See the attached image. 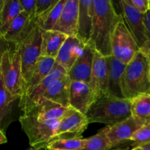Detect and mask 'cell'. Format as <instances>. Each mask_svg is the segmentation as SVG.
<instances>
[{
    "label": "cell",
    "instance_id": "1f68e13d",
    "mask_svg": "<svg viewBox=\"0 0 150 150\" xmlns=\"http://www.w3.org/2000/svg\"><path fill=\"white\" fill-rule=\"evenodd\" d=\"M138 12L144 15L149 10V0H126Z\"/></svg>",
    "mask_w": 150,
    "mask_h": 150
},
{
    "label": "cell",
    "instance_id": "5bb4252c",
    "mask_svg": "<svg viewBox=\"0 0 150 150\" xmlns=\"http://www.w3.org/2000/svg\"><path fill=\"white\" fill-rule=\"evenodd\" d=\"M79 0H66L61 15L52 30L62 32L68 37L77 33Z\"/></svg>",
    "mask_w": 150,
    "mask_h": 150
},
{
    "label": "cell",
    "instance_id": "603a6c76",
    "mask_svg": "<svg viewBox=\"0 0 150 150\" xmlns=\"http://www.w3.org/2000/svg\"><path fill=\"white\" fill-rule=\"evenodd\" d=\"M55 63V59L54 58L42 57V56L40 57L32 70L29 81L25 86L24 92L21 98L30 93L37 85L39 84L45 77L48 76V74L54 68Z\"/></svg>",
    "mask_w": 150,
    "mask_h": 150
},
{
    "label": "cell",
    "instance_id": "836d02e7",
    "mask_svg": "<svg viewBox=\"0 0 150 150\" xmlns=\"http://www.w3.org/2000/svg\"><path fill=\"white\" fill-rule=\"evenodd\" d=\"M139 51H142L146 57L147 58L148 60V64H149V79H150V42L148 41L145 45L141 48H139Z\"/></svg>",
    "mask_w": 150,
    "mask_h": 150
},
{
    "label": "cell",
    "instance_id": "2e32d148",
    "mask_svg": "<svg viewBox=\"0 0 150 150\" xmlns=\"http://www.w3.org/2000/svg\"><path fill=\"white\" fill-rule=\"evenodd\" d=\"M94 55L95 50L88 44L85 45L82 54L67 73V76L71 81H79L89 83Z\"/></svg>",
    "mask_w": 150,
    "mask_h": 150
},
{
    "label": "cell",
    "instance_id": "44dd1931",
    "mask_svg": "<svg viewBox=\"0 0 150 150\" xmlns=\"http://www.w3.org/2000/svg\"><path fill=\"white\" fill-rule=\"evenodd\" d=\"M108 70V94L119 98H125L122 92L121 82L127 64L112 56L107 57Z\"/></svg>",
    "mask_w": 150,
    "mask_h": 150
},
{
    "label": "cell",
    "instance_id": "3957f363",
    "mask_svg": "<svg viewBox=\"0 0 150 150\" xmlns=\"http://www.w3.org/2000/svg\"><path fill=\"white\" fill-rule=\"evenodd\" d=\"M122 92L126 99L150 94L149 64L146 56L139 51L126 65L122 77Z\"/></svg>",
    "mask_w": 150,
    "mask_h": 150
},
{
    "label": "cell",
    "instance_id": "484cf974",
    "mask_svg": "<svg viewBox=\"0 0 150 150\" xmlns=\"http://www.w3.org/2000/svg\"><path fill=\"white\" fill-rule=\"evenodd\" d=\"M22 11L19 0H1L0 36L4 35L12 22Z\"/></svg>",
    "mask_w": 150,
    "mask_h": 150
},
{
    "label": "cell",
    "instance_id": "60d3db41",
    "mask_svg": "<svg viewBox=\"0 0 150 150\" xmlns=\"http://www.w3.org/2000/svg\"><path fill=\"white\" fill-rule=\"evenodd\" d=\"M149 10H150V0H149Z\"/></svg>",
    "mask_w": 150,
    "mask_h": 150
},
{
    "label": "cell",
    "instance_id": "b9f144b4",
    "mask_svg": "<svg viewBox=\"0 0 150 150\" xmlns=\"http://www.w3.org/2000/svg\"><path fill=\"white\" fill-rule=\"evenodd\" d=\"M29 150H35V149H33V148H31L30 149H29Z\"/></svg>",
    "mask_w": 150,
    "mask_h": 150
},
{
    "label": "cell",
    "instance_id": "52a82bcc",
    "mask_svg": "<svg viewBox=\"0 0 150 150\" xmlns=\"http://www.w3.org/2000/svg\"><path fill=\"white\" fill-rule=\"evenodd\" d=\"M139 51L137 43L122 18L111 39V56L127 64Z\"/></svg>",
    "mask_w": 150,
    "mask_h": 150
},
{
    "label": "cell",
    "instance_id": "e575fe53",
    "mask_svg": "<svg viewBox=\"0 0 150 150\" xmlns=\"http://www.w3.org/2000/svg\"><path fill=\"white\" fill-rule=\"evenodd\" d=\"M143 20L146 28L148 40L150 42V10H148L145 14L143 15Z\"/></svg>",
    "mask_w": 150,
    "mask_h": 150
},
{
    "label": "cell",
    "instance_id": "4dcf8cb0",
    "mask_svg": "<svg viewBox=\"0 0 150 150\" xmlns=\"http://www.w3.org/2000/svg\"><path fill=\"white\" fill-rule=\"evenodd\" d=\"M59 0H36L35 4V18H38L54 7Z\"/></svg>",
    "mask_w": 150,
    "mask_h": 150
},
{
    "label": "cell",
    "instance_id": "d6a6232c",
    "mask_svg": "<svg viewBox=\"0 0 150 150\" xmlns=\"http://www.w3.org/2000/svg\"><path fill=\"white\" fill-rule=\"evenodd\" d=\"M23 12L35 18L36 0H19Z\"/></svg>",
    "mask_w": 150,
    "mask_h": 150
},
{
    "label": "cell",
    "instance_id": "d4e9b609",
    "mask_svg": "<svg viewBox=\"0 0 150 150\" xmlns=\"http://www.w3.org/2000/svg\"><path fill=\"white\" fill-rule=\"evenodd\" d=\"M131 117L141 126L150 122V94H142L130 100Z\"/></svg>",
    "mask_w": 150,
    "mask_h": 150
},
{
    "label": "cell",
    "instance_id": "f35d334b",
    "mask_svg": "<svg viewBox=\"0 0 150 150\" xmlns=\"http://www.w3.org/2000/svg\"><path fill=\"white\" fill-rule=\"evenodd\" d=\"M129 149H130L129 146H125V147H122V146H120V147L111 148V149L108 150H129Z\"/></svg>",
    "mask_w": 150,
    "mask_h": 150
},
{
    "label": "cell",
    "instance_id": "cb8c5ba5",
    "mask_svg": "<svg viewBox=\"0 0 150 150\" xmlns=\"http://www.w3.org/2000/svg\"><path fill=\"white\" fill-rule=\"evenodd\" d=\"M67 37L64 34L57 31H42L41 56L56 59Z\"/></svg>",
    "mask_w": 150,
    "mask_h": 150
},
{
    "label": "cell",
    "instance_id": "7402d4cb",
    "mask_svg": "<svg viewBox=\"0 0 150 150\" xmlns=\"http://www.w3.org/2000/svg\"><path fill=\"white\" fill-rule=\"evenodd\" d=\"M67 108L42 98L35 108L26 114L33 115L40 121L59 120L67 111Z\"/></svg>",
    "mask_w": 150,
    "mask_h": 150
},
{
    "label": "cell",
    "instance_id": "f546056e",
    "mask_svg": "<svg viewBox=\"0 0 150 150\" xmlns=\"http://www.w3.org/2000/svg\"><path fill=\"white\" fill-rule=\"evenodd\" d=\"M130 142H133V148L150 142V122L140 127L133 135Z\"/></svg>",
    "mask_w": 150,
    "mask_h": 150
},
{
    "label": "cell",
    "instance_id": "d6986e66",
    "mask_svg": "<svg viewBox=\"0 0 150 150\" xmlns=\"http://www.w3.org/2000/svg\"><path fill=\"white\" fill-rule=\"evenodd\" d=\"M19 100L18 97L13 96L7 91L0 74V129L4 133L13 120L15 109L19 108Z\"/></svg>",
    "mask_w": 150,
    "mask_h": 150
},
{
    "label": "cell",
    "instance_id": "8fae6325",
    "mask_svg": "<svg viewBox=\"0 0 150 150\" xmlns=\"http://www.w3.org/2000/svg\"><path fill=\"white\" fill-rule=\"evenodd\" d=\"M36 25L35 18L22 11L12 22L2 38L9 44L18 46Z\"/></svg>",
    "mask_w": 150,
    "mask_h": 150
},
{
    "label": "cell",
    "instance_id": "9c48e42d",
    "mask_svg": "<svg viewBox=\"0 0 150 150\" xmlns=\"http://www.w3.org/2000/svg\"><path fill=\"white\" fill-rule=\"evenodd\" d=\"M67 75L66 70L56 62L54 68L48 76L45 77L39 84L37 85L30 93L20 99L19 108L23 114H28L35 108V105L43 98L44 93L53 82L64 77Z\"/></svg>",
    "mask_w": 150,
    "mask_h": 150
},
{
    "label": "cell",
    "instance_id": "ba28073f",
    "mask_svg": "<svg viewBox=\"0 0 150 150\" xmlns=\"http://www.w3.org/2000/svg\"><path fill=\"white\" fill-rule=\"evenodd\" d=\"M88 125L89 122L85 114L68 107L64 115L59 120L55 136L51 142L59 139L81 137Z\"/></svg>",
    "mask_w": 150,
    "mask_h": 150
},
{
    "label": "cell",
    "instance_id": "277c9868",
    "mask_svg": "<svg viewBox=\"0 0 150 150\" xmlns=\"http://www.w3.org/2000/svg\"><path fill=\"white\" fill-rule=\"evenodd\" d=\"M0 74L6 89L12 95L21 98L24 92V83L21 72V63L17 46L10 44L1 58Z\"/></svg>",
    "mask_w": 150,
    "mask_h": 150
},
{
    "label": "cell",
    "instance_id": "7a4b0ae2",
    "mask_svg": "<svg viewBox=\"0 0 150 150\" xmlns=\"http://www.w3.org/2000/svg\"><path fill=\"white\" fill-rule=\"evenodd\" d=\"M89 124L101 123L112 126L131 117L130 100L109 94L96 98L86 114Z\"/></svg>",
    "mask_w": 150,
    "mask_h": 150
},
{
    "label": "cell",
    "instance_id": "8d00e7d4",
    "mask_svg": "<svg viewBox=\"0 0 150 150\" xmlns=\"http://www.w3.org/2000/svg\"><path fill=\"white\" fill-rule=\"evenodd\" d=\"M7 139L6 137L5 133L2 131V130L0 129V145L4 144L7 143Z\"/></svg>",
    "mask_w": 150,
    "mask_h": 150
},
{
    "label": "cell",
    "instance_id": "74e56055",
    "mask_svg": "<svg viewBox=\"0 0 150 150\" xmlns=\"http://www.w3.org/2000/svg\"><path fill=\"white\" fill-rule=\"evenodd\" d=\"M140 146L142 147V150H150V142H149V143L144 144L141 145Z\"/></svg>",
    "mask_w": 150,
    "mask_h": 150
},
{
    "label": "cell",
    "instance_id": "7bdbcfd3",
    "mask_svg": "<svg viewBox=\"0 0 150 150\" xmlns=\"http://www.w3.org/2000/svg\"><path fill=\"white\" fill-rule=\"evenodd\" d=\"M0 5H1V0H0Z\"/></svg>",
    "mask_w": 150,
    "mask_h": 150
},
{
    "label": "cell",
    "instance_id": "5b68a950",
    "mask_svg": "<svg viewBox=\"0 0 150 150\" xmlns=\"http://www.w3.org/2000/svg\"><path fill=\"white\" fill-rule=\"evenodd\" d=\"M18 120L22 130L29 139V144L35 150L46 149L55 136L59 122V120L40 121L29 114H22Z\"/></svg>",
    "mask_w": 150,
    "mask_h": 150
},
{
    "label": "cell",
    "instance_id": "4316f807",
    "mask_svg": "<svg viewBox=\"0 0 150 150\" xmlns=\"http://www.w3.org/2000/svg\"><path fill=\"white\" fill-rule=\"evenodd\" d=\"M65 1L66 0H59L54 7L35 18L37 26L43 32L52 30L61 15Z\"/></svg>",
    "mask_w": 150,
    "mask_h": 150
},
{
    "label": "cell",
    "instance_id": "ab89813d",
    "mask_svg": "<svg viewBox=\"0 0 150 150\" xmlns=\"http://www.w3.org/2000/svg\"><path fill=\"white\" fill-rule=\"evenodd\" d=\"M129 150H142V147L139 146H136V147H133L132 149H129Z\"/></svg>",
    "mask_w": 150,
    "mask_h": 150
},
{
    "label": "cell",
    "instance_id": "7c38bea8",
    "mask_svg": "<svg viewBox=\"0 0 150 150\" xmlns=\"http://www.w3.org/2000/svg\"><path fill=\"white\" fill-rule=\"evenodd\" d=\"M98 98L90 84L83 81H71L70 107L86 115L88 109Z\"/></svg>",
    "mask_w": 150,
    "mask_h": 150
},
{
    "label": "cell",
    "instance_id": "f1b7e54d",
    "mask_svg": "<svg viewBox=\"0 0 150 150\" xmlns=\"http://www.w3.org/2000/svg\"><path fill=\"white\" fill-rule=\"evenodd\" d=\"M111 149V144L103 128L97 134L86 139V143L81 150H108Z\"/></svg>",
    "mask_w": 150,
    "mask_h": 150
},
{
    "label": "cell",
    "instance_id": "83f0119b",
    "mask_svg": "<svg viewBox=\"0 0 150 150\" xmlns=\"http://www.w3.org/2000/svg\"><path fill=\"white\" fill-rule=\"evenodd\" d=\"M86 143V139L82 137L59 139L48 144L46 150H81Z\"/></svg>",
    "mask_w": 150,
    "mask_h": 150
},
{
    "label": "cell",
    "instance_id": "ac0fdd59",
    "mask_svg": "<svg viewBox=\"0 0 150 150\" xmlns=\"http://www.w3.org/2000/svg\"><path fill=\"white\" fill-rule=\"evenodd\" d=\"M93 0H79L76 38L87 45L91 38L93 23Z\"/></svg>",
    "mask_w": 150,
    "mask_h": 150
},
{
    "label": "cell",
    "instance_id": "4fadbf2b",
    "mask_svg": "<svg viewBox=\"0 0 150 150\" xmlns=\"http://www.w3.org/2000/svg\"><path fill=\"white\" fill-rule=\"evenodd\" d=\"M136 120L130 117L122 122L104 127L105 135L111 144V148L120 147V145L130 142L133 135L142 127Z\"/></svg>",
    "mask_w": 150,
    "mask_h": 150
},
{
    "label": "cell",
    "instance_id": "8992f818",
    "mask_svg": "<svg viewBox=\"0 0 150 150\" xmlns=\"http://www.w3.org/2000/svg\"><path fill=\"white\" fill-rule=\"evenodd\" d=\"M42 32L36 25L27 38L17 46L20 54L24 89L35 64L41 57Z\"/></svg>",
    "mask_w": 150,
    "mask_h": 150
},
{
    "label": "cell",
    "instance_id": "6da1fadb",
    "mask_svg": "<svg viewBox=\"0 0 150 150\" xmlns=\"http://www.w3.org/2000/svg\"><path fill=\"white\" fill-rule=\"evenodd\" d=\"M93 9L92 34L88 45L101 55L109 57L112 36L122 16L109 0H93Z\"/></svg>",
    "mask_w": 150,
    "mask_h": 150
},
{
    "label": "cell",
    "instance_id": "ffe728a7",
    "mask_svg": "<svg viewBox=\"0 0 150 150\" xmlns=\"http://www.w3.org/2000/svg\"><path fill=\"white\" fill-rule=\"evenodd\" d=\"M71 81L67 75L53 82L47 89L43 98L64 108L70 107V89Z\"/></svg>",
    "mask_w": 150,
    "mask_h": 150
},
{
    "label": "cell",
    "instance_id": "9a60e30c",
    "mask_svg": "<svg viewBox=\"0 0 150 150\" xmlns=\"http://www.w3.org/2000/svg\"><path fill=\"white\" fill-rule=\"evenodd\" d=\"M108 70L107 57L95 51L89 84L100 97L108 94Z\"/></svg>",
    "mask_w": 150,
    "mask_h": 150
},
{
    "label": "cell",
    "instance_id": "d590c367",
    "mask_svg": "<svg viewBox=\"0 0 150 150\" xmlns=\"http://www.w3.org/2000/svg\"><path fill=\"white\" fill-rule=\"evenodd\" d=\"M9 46H10V44L6 42L2 37L0 36V67H1V62L3 54L9 48Z\"/></svg>",
    "mask_w": 150,
    "mask_h": 150
},
{
    "label": "cell",
    "instance_id": "e0dca14e",
    "mask_svg": "<svg viewBox=\"0 0 150 150\" xmlns=\"http://www.w3.org/2000/svg\"><path fill=\"white\" fill-rule=\"evenodd\" d=\"M85 45L76 37H67L56 57V62L62 67L67 73L82 54Z\"/></svg>",
    "mask_w": 150,
    "mask_h": 150
},
{
    "label": "cell",
    "instance_id": "30bf717a",
    "mask_svg": "<svg viewBox=\"0 0 150 150\" xmlns=\"http://www.w3.org/2000/svg\"><path fill=\"white\" fill-rule=\"evenodd\" d=\"M121 15L126 26L134 38L139 48L149 41L143 20V15L138 12L126 0L119 1Z\"/></svg>",
    "mask_w": 150,
    "mask_h": 150
}]
</instances>
